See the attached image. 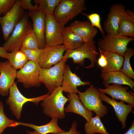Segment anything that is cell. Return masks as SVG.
<instances>
[{
  "label": "cell",
  "instance_id": "cell-1",
  "mask_svg": "<svg viewBox=\"0 0 134 134\" xmlns=\"http://www.w3.org/2000/svg\"><path fill=\"white\" fill-rule=\"evenodd\" d=\"M63 92L61 86H59L42 101L43 113L47 116L58 119L65 117L64 105L68 99Z\"/></svg>",
  "mask_w": 134,
  "mask_h": 134
},
{
  "label": "cell",
  "instance_id": "cell-2",
  "mask_svg": "<svg viewBox=\"0 0 134 134\" xmlns=\"http://www.w3.org/2000/svg\"><path fill=\"white\" fill-rule=\"evenodd\" d=\"M28 13L27 11L25 12L11 34L3 44L2 47L7 52L11 53L21 50L24 39L32 31V24L29 20Z\"/></svg>",
  "mask_w": 134,
  "mask_h": 134
},
{
  "label": "cell",
  "instance_id": "cell-3",
  "mask_svg": "<svg viewBox=\"0 0 134 134\" xmlns=\"http://www.w3.org/2000/svg\"><path fill=\"white\" fill-rule=\"evenodd\" d=\"M68 54L66 50L65 54L58 63L52 67L47 68H41L40 69L39 80L44 84L50 94L57 87L61 86Z\"/></svg>",
  "mask_w": 134,
  "mask_h": 134
},
{
  "label": "cell",
  "instance_id": "cell-4",
  "mask_svg": "<svg viewBox=\"0 0 134 134\" xmlns=\"http://www.w3.org/2000/svg\"><path fill=\"white\" fill-rule=\"evenodd\" d=\"M85 0H61L53 14L56 21L64 26L82 11L86 10Z\"/></svg>",
  "mask_w": 134,
  "mask_h": 134
},
{
  "label": "cell",
  "instance_id": "cell-5",
  "mask_svg": "<svg viewBox=\"0 0 134 134\" xmlns=\"http://www.w3.org/2000/svg\"><path fill=\"white\" fill-rule=\"evenodd\" d=\"M77 93L80 101L88 110L94 112L100 117L107 114L108 108L103 104L99 91L93 85H90L84 92L78 90Z\"/></svg>",
  "mask_w": 134,
  "mask_h": 134
},
{
  "label": "cell",
  "instance_id": "cell-6",
  "mask_svg": "<svg viewBox=\"0 0 134 134\" xmlns=\"http://www.w3.org/2000/svg\"><path fill=\"white\" fill-rule=\"evenodd\" d=\"M9 97L6 101L13 114L18 119L21 116L23 106L26 103L31 102L38 105L41 101L43 100L50 93L38 97L27 98L24 96L20 92L15 82L11 86L9 90Z\"/></svg>",
  "mask_w": 134,
  "mask_h": 134
},
{
  "label": "cell",
  "instance_id": "cell-7",
  "mask_svg": "<svg viewBox=\"0 0 134 134\" xmlns=\"http://www.w3.org/2000/svg\"><path fill=\"white\" fill-rule=\"evenodd\" d=\"M95 44V41L93 40L84 42L81 46L75 49L67 50L68 58H72L74 63L79 64L81 66H83L85 59H88L91 61V64L85 68L87 69L94 67L99 54Z\"/></svg>",
  "mask_w": 134,
  "mask_h": 134
},
{
  "label": "cell",
  "instance_id": "cell-8",
  "mask_svg": "<svg viewBox=\"0 0 134 134\" xmlns=\"http://www.w3.org/2000/svg\"><path fill=\"white\" fill-rule=\"evenodd\" d=\"M134 40L133 37L107 34L99 39L98 45L102 50L117 53L124 57L128 44Z\"/></svg>",
  "mask_w": 134,
  "mask_h": 134
},
{
  "label": "cell",
  "instance_id": "cell-9",
  "mask_svg": "<svg viewBox=\"0 0 134 134\" xmlns=\"http://www.w3.org/2000/svg\"><path fill=\"white\" fill-rule=\"evenodd\" d=\"M41 68L38 62L28 61L17 71V82L22 83L26 89L39 87L41 83L39 80Z\"/></svg>",
  "mask_w": 134,
  "mask_h": 134
},
{
  "label": "cell",
  "instance_id": "cell-10",
  "mask_svg": "<svg viewBox=\"0 0 134 134\" xmlns=\"http://www.w3.org/2000/svg\"><path fill=\"white\" fill-rule=\"evenodd\" d=\"M25 13L21 6L20 0H16L11 9L4 15L0 16V25L3 37L5 41L7 39Z\"/></svg>",
  "mask_w": 134,
  "mask_h": 134
},
{
  "label": "cell",
  "instance_id": "cell-11",
  "mask_svg": "<svg viewBox=\"0 0 134 134\" xmlns=\"http://www.w3.org/2000/svg\"><path fill=\"white\" fill-rule=\"evenodd\" d=\"M63 26L58 23L53 15H46L45 28V47L63 44L62 35Z\"/></svg>",
  "mask_w": 134,
  "mask_h": 134
},
{
  "label": "cell",
  "instance_id": "cell-12",
  "mask_svg": "<svg viewBox=\"0 0 134 134\" xmlns=\"http://www.w3.org/2000/svg\"><path fill=\"white\" fill-rule=\"evenodd\" d=\"M67 49L64 45L45 47L40 49L38 62L41 68H48L59 62Z\"/></svg>",
  "mask_w": 134,
  "mask_h": 134
},
{
  "label": "cell",
  "instance_id": "cell-13",
  "mask_svg": "<svg viewBox=\"0 0 134 134\" xmlns=\"http://www.w3.org/2000/svg\"><path fill=\"white\" fill-rule=\"evenodd\" d=\"M107 17L103 23L104 31L107 34H117L120 19L125 12L126 7L121 3L112 4Z\"/></svg>",
  "mask_w": 134,
  "mask_h": 134
},
{
  "label": "cell",
  "instance_id": "cell-14",
  "mask_svg": "<svg viewBox=\"0 0 134 134\" xmlns=\"http://www.w3.org/2000/svg\"><path fill=\"white\" fill-rule=\"evenodd\" d=\"M17 70L11 66L8 61L0 62V95L7 96L11 86L17 78Z\"/></svg>",
  "mask_w": 134,
  "mask_h": 134
},
{
  "label": "cell",
  "instance_id": "cell-15",
  "mask_svg": "<svg viewBox=\"0 0 134 134\" xmlns=\"http://www.w3.org/2000/svg\"><path fill=\"white\" fill-rule=\"evenodd\" d=\"M29 17L32 21V32L35 37L40 49L45 47V22L46 15L38 10L29 12Z\"/></svg>",
  "mask_w": 134,
  "mask_h": 134
},
{
  "label": "cell",
  "instance_id": "cell-16",
  "mask_svg": "<svg viewBox=\"0 0 134 134\" xmlns=\"http://www.w3.org/2000/svg\"><path fill=\"white\" fill-rule=\"evenodd\" d=\"M90 84V82L88 81H82L80 77L71 71L69 65H66L61 86L63 92L70 94H77L78 91V87Z\"/></svg>",
  "mask_w": 134,
  "mask_h": 134
},
{
  "label": "cell",
  "instance_id": "cell-17",
  "mask_svg": "<svg viewBox=\"0 0 134 134\" xmlns=\"http://www.w3.org/2000/svg\"><path fill=\"white\" fill-rule=\"evenodd\" d=\"M105 88H98V90L110 96L113 99L120 100L128 104L134 105V93L128 91L129 86L124 87L122 85L112 83V85L104 86Z\"/></svg>",
  "mask_w": 134,
  "mask_h": 134
},
{
  "label": "cell",
  "instance_id": "cell-18",
  "mask_svg": "<svg viewBox=\"0 0 134 134\" xmlns=\"http://www.w3.org/2000/svg\"><path fill=\"white\" fill-rule=\"evenodd\" d=\"M99 92L102 100L113 107L117 119L121 123L122 128L125 129L126 126V122L127 117L129 113L132 111L134 105L126 104L124 102L121 100L120 102L117 101L107 97L104 93L99 91Z\"/></svg>",
  "mask_w": 134,
  "mask_h": 134
},
{
  "label": "cell",
  "instance_id": "cell-19",
  "mask_svg": "<svg viewBox=\"0 0 134 134\" xmlns=\"http://www.w3.org/2000/svg\"><path fill=\"white\" fill-rule=\"evenodd\" d=\"M69 27L72 32L82 38L84 42L93 40L98 33L96 28L87 21L76 20L71 23Z\"/></svg>",
  "mask_w": 134,
  "mask_h": 134
},
{
  "label": "cell",
  "instance_id": "cell-20",
  "mask_svg": "<svg viewBox=\"0 0 134 134\" xmlns=\"http://www.w3.org/2000/svg\"><path fill=\"white\" fill-rule=\"evenodd\" d=\"M67 97L69 104L65 108V112L78 114L84 117L87 122H89L94 114L93 112L88 110L83 105L80 100L78 95L68 93Z\"/></svg>",
  "mask_w": 134,
  "mask_h": 134
},
{
  "label": "cell",
  "instance_id": "cell-21",
  "mask_svg": "<svg viewBox=\"0 0 134 134\" xmlns=\"http://www.w3.org/2000/svg\"><path fill=\"white\" fill-rule=\"evenodd\" d=\"M104 85L110 83H114L128 86L134 90V81L119 71L108 72L100 74Z\"/></svg>",
  "mask_w": 134,
  "mask_h": 134
},
{
  "label": "cell",
  "instance_id": "cell-22",
  "mask_svg": "<svg viewBox=\"0 0 134 134\" xmlns=\"http://www.w3.org/2000/svg\"><path fill=\"white\" fill-rule=\"evenodd\" d=\"M98 49L100 52L105 57L107 61L106 67L101 69V73L119 71L123 65L124 60V57L117 53L102 50L99 47Z\"/></svg>",
  "mask_w": 134,
  "mask_h": 134
},
{
  "label": "cell",
  "instance_id": "cell-23",
  "mask_svg": "<svg viewBox=\"0 0 134 134\" xmlns=\"http://www.w3.org/2000/svg\"><path fill=\"white\" fill-rule=\"evenodd\" d=\"M62 35L63 45L67 50H73L81 46L84 42L82 38L72 32L69 26H64L62 29Z\"/></svg>",
  "mask_w": 134,
  "mask_h": 134
},
{
  "label": "cell",
  "instance_id": "cell-24",
  "mask_svg": "<svg viewBox=\"0 0 134 134\" xmlns=\"http://www.w3.org/2000/svg\"><path fill=\"white\" fill-rule=\"evenodd\" d=\"M58 120L56 118H52L51 120L48 123L41 126H37L31 123L22 122H19V125L30 127L41 134H47L49 133L59 134L66 132L62 130L59 126L58 124Z\"/></svg>",
  "mask_w": 134,
  "mask_h": 134
},
{
  "label": "cell",
  "instance_id": "cell-25",
  "mask_svg": "<svg viewBox=\"0 0 134 134\" xmlns=\"http://www.w3.org/2000/svg\"><path fill=\"white\" fill-rule=\"evenodd\" d=\"M117 34L126 37H134V22L125 12L120 19Z\"/></svg>",
  "mask_w": 134,
  "mask_h": 134
},
{
  "label": "cell",
  "instance_id": "cell-26",
  "mask_svg": "<svg viewBox=\"0 0 134 134\" xmlns=\"http://www.w3.org/2000/svg\"><path fill=\"white\" fill-rule=\"evenodd\" d=\"M84 127L86 134H109L98 116L91 117L89 121L85 124Z\"/></svg>",
  "mask_w": 134,
  "mask_h": 134
},
{
  "label": "cell",
  "instance_id": "cell-27",
  "mask_svg": "<svg viewBox=\"0 0 134 134\" xmlns=\"http://www.w3.org/2000/svg\"><path fill=\"white\" fill-rule=\"evenodd\" d=\"M7 59L12 67L16 70L21 69L29 61L21 50L8 53Z\"/></svg>",
  "mask_w": 134,
  "mask_h": 134
},
{
  "label": "cell",
  "instance_id": "cell-28",
  "mask_svg": "<svg viewBox=\"0 0 134 134\" xmlns=\"http://www.w3.org/2000/svg\"><path fill=\"white\" fill-rule=\"evenodd\" d=\"M61 0H34V1L38 5V10L46 15H53L56 7Z\"/></svg>",
  "mask_w": 134,
  "mask_h": 134
},
{
  "label": "cell",
  "instance_id": "cell-29",
  "mask_svg": "<svg viewBox=\"0 0 134 134\" xmlns=\"http://www.w3.org/2000/svg\"><path fill=\"white\" fill-rule=\"evenodd\" d=\"M134 54V50L132 48H128L126 51L124 57V60L122 68L119 70L129 77L134 79V72L130 62L131 58Z\"/></svg>",
  "mask_w": 134,
  "mask_h": 134
},
{
  "label": "cell",
  "instance_id": "cell-30",
  "mask_svg": "<svg viewBox=\"0 0 134 134\" xmlns=\"http://www.w3.org/2000/svg\"><path fill=\"white\" fill-rule=\"evenodd\" d=\"M19 122L11 120L6 116L4 111L3 103L0 100V134H1L7 127L19 125Z\"/></svg>",
  "mask_w": 134,
  "mask_h": 134
},
{
  "label": "cell",
  "instance_id": "cell-31",
  "mask_svg": "<svg viewBox=\"0 0 134 134\" xmlns=\"http://www.w3.org/2000/svg\"><path fill=\"white\" fill-rule=\"evenodd\" d=\"M38 49L39 48L37 40L32 31L28 34L24 39L21 50Z\"/></svg>",
  "mask_w": 134,
  "mask_h": 134
},
{
  "label": "cell",
  "instance_id": "cell-32",
  "mask_svg": "<svg viewBox=\"0 0 134 134\" xmlns=\"http://www.w3.org/2000/svg\"><path fill=\"white\" fill-rule=\"evenodd\" d=\"M81 13L87 17L93 26L96 27L99 30L103 36H104L105 35L104 33L101 24L100 18V15L96 13L88 15L82 12Z\"/></svg>",
  "mask_w": 134,
  "mask_h": 134
},
{
  "label": "cell",
  "instance_id": "cell-33",
  "mask_svg": "<svg viewBox=\"0 0 134 134\" xmlns=\"http://www.w3.org/2000/svg\"><path fill=\"white\" fill-rule=\"evenodd\" d=\"M16 0H0V16L5 15L12 8Z\"/></svg>",
  "mask_w": 134,
  "mask_h": 134
},
{
  "label": "cell",
  "instance_id": "cell-34",
  "mask_svg": "<svg viewBox=\"0 0 134 134\" xmlns=\"http://www.w3.org/2000/svg\"><path fill=\"white\" fill-rule=\"evenodd\" d=\"M26 55L29 61L38 62L40 49L21 50Z\"/></svg>",
  "mask_w": 134,
  "mask_h": 134
},
{
  "label": "cell",
  "instance_id": "cell-35",
  "mask_svg": "<svg viewBox=\"0 0 134 134\" xmlns=\"http://www.w3.org/2000/svg\"><path fill=\"white\" fill-rule=\"evenodd\" d=\"M20 5L24 10H28L29 12L37 10L38 9V5L35 4L33 5L31 0H20Z\"/></svg>",
  "mask_w": 134,
  "mask_h": 134
},
{
  "label": "cell",
  "instance_id": "cell-36",
  "mask_svg": "<svg viewBox=\"0 0 134 134\" xmlns=\"http://www.w3.org/2000/svg\"><path fill=\"white\" fill-rule=\"evenodd\" d=\"M77 123L76 121H74L72 123L71 128L68 132L60 134H81L80 131L77 130Z\"/></svg>",
  "mask_w": 134,
  "mask_h": 134
},
{
  "label": "cell",
  "instance_id": "cell-37",
  "mask_svg": "<svg viewBox=\"0 0 134 134\" xmlns=\"http://www.w3.org/2000/svg\"><path fill=\"white\" fill-rule=\"evenodd\" d=\"M100 53V57L97 61V63L99 66L103 69L107 65V60L101 52Z\"/></svg>",
  "mask_w": 134,
  "mask_h": 134
},
{
  "label": "cell",
  "instance_id": "cell-38",
  "mask_svg": "<svg viewBox=\"0 0 134 134\" xmlns=\"http://www.w3.org/2000/svg\"><path fill=\"white\" fill-rule=\"evenodd\" d=\"M8 52L6 51L3 48L0 47V57L7 59L8 56Z\"/></svg>",
  "mask_w": 134,
  "mask_h": 134
},
{
  "label": "cell",
  "instance_id": "cell-39",
  "mask_svg": "<svg viewBox=\"0 0 134 134\" xmlns=\"http://www.w3.org/2000/svg\"><path fill=\"white\" fill-rule=\"evenodd\" d=\"M125 13L134 22V12L129 9H126Z\"/></svg>",
  "mask_w": 134,
  "mask_h": 134
},
{
  "label": "cell",
  "instance_id": "cell-40",
  "mask_svg": "<svg viewBox=\"0 0 134 134\" xmlns=\"http://www.w3.org/2000/svg\"><path fill=\"white\" fill-rule=\"evenodd\" d=\"M124 134H134V120L132 121L131 126L130 128Z\"/></svg>",
  "mask_w": 134,
  "mask_h": 134
},
{
  "label": "cell",
  "instance_id": "cell-41",
  "mask_svg": "<svg viewBox=\"0 0 134 134\" xmlns=\"http://www.w3.org/2000/svg\"><path fill=\"white\" fill-rule=\"evenodd\" d=\"M26 132L27 133L29 134H41L35 131L33 132L27 131Z\"/></svg>",
  "mask_w": 134,
  "mask_h": 134
},
{
  "label": "cell",
  "instance_id": "cell-42",
  "mask_svg": "<svg viewBox=\"0 0 134 134\" xmlns=\"http://www.w3.org/2000/svg\"></svg>",
  "mask_w": 134,
  "mask_h": 134
}]
</instances>
